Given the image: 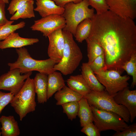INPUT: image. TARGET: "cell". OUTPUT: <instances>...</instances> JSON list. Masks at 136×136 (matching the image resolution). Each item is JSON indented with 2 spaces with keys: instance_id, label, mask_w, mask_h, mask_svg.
<instances>
[{
  "instance_id": "3957f363",
  "label": "cell",
  "mask_w": 136,
  "mask_h": 136,
  "mask_svg": "<svg viewBox=\"0 0 136 136\" xmlns=\"http://www.w3.org/2000/svg\"><path fill=\"white\" fill-rule=\"evenodd\" d=\"M16 51L18 57L14 62L8 63L10 70L19 69L22 74L36 71L48 75L55 71L54 66L57 62L52 59H35L31 56L27 50L24 47L17 48Z\"/></svg>"
},
{
  "instance_id": "f546056e",
  "label": "cell",
  "mask_w": 136,
  "mask_h": 136,
  "mask_svg": "<svg viewBox=\"0 0 136 136\" xmlns=\"http://www.w3.org/2000/svg\"><path fill=\"white\" fill-rule=\"evenodd\" d=\"M88 64L94 73L104 70L105 66L104 53L96 57Z\"/></svg>"
},
{
  "instance_id": "1f68e13d",
  "label": "cell",
  "mask_w": 136,
  "mask_h": 136,
  "mask_svg": "<svg viewBox=\"0 0 136 136\" xmlns=\"http://www.w3.org/2000/svg\"><path fill=\"white\" fill-rule=\"evenodd\" d=\"M14 95L10 92L6 93L0 91V114L4 108L11 102Z\"/></svg>"
},
{
  "instance_id": "e0dca14e",
  "label": "cell",
  "mask_w": 136,
  "mask_h": 136,
  "mask_svg": "<svg viewBox=\"0 0 136 136\" xmlns=\"http://www.w3.org/2000/svg\"><path fill=\"white\" fill-rule=\"evenodd\" d=\"M81 75L91 90L102 91L105 87L99 81L88 64L83 63L81 67Z\"/></svg>"
},
{
  "instance_id": "836d02e7",
  "label": "cell",
  "mask_w": 136,
  "mask_h": 136,
  "mask_svg": "<svg viewBox=\"0 0 136 136\" xmlns=\"http://www.w3.org/2000/svg\"><path fill=\"white\" fill-rule=\"evenodd\" d=\"M113 136H136V124L134 123L129 125L123 130L116 132Z\"/></svg>"
},
{
  "instance_id": "44dd1931",
  "label": "cell",
  "mask_w": 136,
  "mask_h": 136,
  "mask_svg": "<svg viewBox=\"0 0 136 136\" xmlns=\"http://www.w3.org/2000/svg\"><path fill=\"white\" fill-rule=\"evenodd\" d=\"M66 82L69 87L83 96L91 91L81 74L70 76Z\"/></svg>"
},
{
  "instance_id": "d6a6232c",
  "label": "cell",
  "mask_w": 136,
  "mask_h": 136,
  "mask_svg": "<svg viewBox=\"0 0 136 136\" xmlns=\"http://www.w3.org/2000/svg\"><path fill=\"white\" fill-rule=\"evenodd\" d=\"M30 0H12L7 8L9 13L12 15Z\"/></svg>"
},
{
  "instance_id": "9c48e42d",
  "label": "cell",
  "mask_w": 136,
  "mask_h": 136,
  "mask_svg": "<svg viewBox=\"0 0 136 136\" xmlns=\"http://www.w3.org/2000/svg\"><path fill=\"white\" fill-rule=\"evenodd\" d=\"M32 74L30 72L22 75L19 69L10 70L0 76V90L9 91L15 95L23 87L25 80Z\"/></svg>"
},
{
  "instance_id": "9a60e30c",
  "label": "cell",
  "mask_w": 136,
  "mask_h": 136,
  "mask_svg": "<svg viewBox=\"0 0 136 136\" xmlns=\"http://www.w3.org/2000/svg\"><path fill=\"white\" fill-rule=\"evenodd\" d=\"M36 4L34 10L42 17L53 14L62 15L64 10V8L57 5L53 0H36Z\"/></svg>"
},
{
  "instance_id": "4316f807",
  "label": "cell",
  "mask_w": 136,
  "mask_h": 136,
  "mask_svg": "<svg viewBox=\"0 0 136 136\" xmlns=\"http://www.w3.org/2000/svg\"><path fill=\"white\" fill-rule=\"evenodd\" d=\"M125 71L127 74L131 76L132 81L131 86L134 88L136 85V53H133L129 60L121 67Z\"/></svg>"
},
{
  "instance_id": "7c38bea8",
  "label": "cell",
  "mask_w": 136,
  "mask_h": 136,
  "mask_svg": "<svg viewBox=\"0 0 136 136\" xmlns=\"http://www.w3.org/2000/svg\"><path fill=\"white\" fill-rule=\"evenodd\" d=\"M109 10L123 17L136 18V0H106Z\"/></svg>"
},
{
  "instance_id": "d590c367",
  "label": "cell",
  "mask_w": 136,
  "mask_h": 136,
  "mask_svg": "<svg viewBox=\"0 0 136 136\" xmlns=\"http://www.w3.org/2000/svg\"><path fill=\"white\" fill-rule=\"evenodd\" d=\"M58 5L64 8L67 3L73 2L76 4L80 3L82 0H53Z\"/></svg>"
},
{
  "instance_id": "603a6c76",
  "label": "cell",
  "mask_w": 136,
  "mask_h": 136,
  "mask_svg": "<svg viewBox=\"0 0 136 136\" xmlns=\"http://www.w3.org/2000/svg\"><path fill=\"white\" fill-rule=\"evenodd\" d=\"M92 21L90 18L85 19L77 26L74 36L79 43H82L88 37L91 30Z\"/></svg>"
},
{
  "instance_id": "7402d4cb",
  "label": "cell",
  "mask_w": 136,
  "mask_h": 136,
  "mask_svg": "<svg viewBox=\"0 0 136 136\" xmlns=\"http://www.w3.org/2000/svg\"><path fill=\"white\" fill-rule=\"evenodd\" d=\"M79 108L77 116L80 119V126H84L93 122V115L90 106L85 97L79 101Z\"/></svg>"
},
{
  "instance_id": "8992f818",
  "label": "cell",
  "mask_w": 136,
  "mask_h": 136,
  "mask_svg": "<svg viewBox=\"0 0 136 136\" xmlns=\"http://www.w3.org/2000/svg\"><path fill=\"white\" fill-rule=\"evenodd\" d=\"M85 97L90 105L100 110L116 113L126 123L130 121V114L127 108L123 105L116 103L113 97L105 90L102 91L91 90Z\"/></svg>"
},
{
  "instance_id": "d4e9b609",
  "label": "cell",
  "mask_w": 136,
  "mask_h": 136,
  "mask_svg": "<svg viewBox=\"0 0 136 136\" xmlns=\"http://www.w3.org/2000/svg\"><path fill=\"white\" fill-rule=\"evenodd\" d=\"M87 44V57L89 64L97 57L104 53L102 47L95 40L87 38L85 40Z\"/></svg>"
},
{
  "instance_id": "30bf717a",
  "label": "cell",
  "mask_w": 136,
  "mask_h": 136,
  "mask_svg": "<svg viewBox=\"0 0 136 136\" xmlns=\"http://www.w3.org/2000/svg\"><path fill=\"white\" fill-rule=\"evenodd\" d=\"M66 21L62 15L53 14L35 20L30 27L33 31L41 32L47 37L51 33L59 29H63L66 25Z\"/></svg>"
},
{
  "instance_id": "f1b7e54d",
  "label": "cell",
  "mask_w": 136,
  "mask_h": 136,
  "mask_svg": "<svg viewBox=\"0 0 136 136\" xmlns=\"http://www.w3.org/2000/svg\"><path fill=\"white\" fill-rule=\"evenodd\" d=\"M89 5L94 9L97 14L105 13L109 10L106 0H88Z\"/></svg>"
},
{
  "instance_id": "52a82bcc",
  "label": "cell",
  "mask_w": 136,
  "mask_h": 136,
  "mask_svg": "<svg viewBox=\"0 0 136 136\" xmlns=\"http://www.w3.org/2000/svg\"><path fill=\"white\" fill-rule=\"evenodd\" d=\"M93 115V122L99 131L113 130L122 131L128 126L123 119L115 113L98 109L90 105Z\"/></svg>"
},
{
  "instance_id": "8d00e7d4",
  "label": "cell",
  "mask_w": 136,
  "mask_h": 136,
  "mask_svg": "<svg viewBox=\"0 0 136 136\" xmlns=\"http://www.w3.org/2000/svg\"><path fill=\"white\" fill-rule=\"evenodd\" d=\"M6 4H8L9 3V0H2Z\"/></svg>"
},
{
  "instance_id": "d6986e66",
  "label": "cell",
  "mask_w": 136,
  "mask_h": 136,
  "mask_svg": "<svg viewBox=\"0 0 136 136\" xmlns=\"http://www.w3.org/2000/svg\"><path fill=\"white\" fill-rule=\"evenodd\" d=\"M65 86V81L60 72L56 71L48 75V99Z\"/></svg>"
},
{
  "instance_id": "74e56055",
  "label": "cell",
  "mask_w": 136,
  "mask_h": 136,
  "mask_svg": "<svg viewBox=\"0 0 136 136\" xmlns=\"http://www.w3.org/2000/svg\"><path fill=\"white\" fill-rule=\"evenodd\" d=\"M1 132H0V136L1 135Z\"/></svg>"
},
{
  "instance_id": "484cf974",
  "label": "cell",
  "mask_w": 136,
  "mask_h": 136,
  "mask_svg": "<svg viewBox=\"0 0 136 136\" xmlns=\"http://www.w3.org/2000/svg\"><path fill=\"white\" fill-rule=\"evenodd\" d=\"M14 21H9L0 26V41L5 39L12 33L16 30L24 27L25 23L22 21L15 24H12Z\"/></svg>"
},
{
  "instance_id": "6da1fadb",
  "label": "cell",
  "mask_w": 136,
  "mask_h": 136,
  "mask_svg": "<svg viewBox=\"0 0 136 136\" xmlns=\"http://www.w3.org/2000/svg\"><path fill=\"white\" fill-rule=\"evenodd\" d=\"M88 37L97 42L104 50V70H113L121 74V67L136 53V25L134 20L120 16L109 10L95 14Z\"/></svg>"
},
{
  "instance_id": "277c9868",
  "label": "cell",
  "mask_w": 136,
  "mask_h": 136,
  "mask_svg": "<svg viewBox=\"0 0 136 136\" xmlns=\"http://www.w3.org/2000/svg\"><path fill=\"white\" fill-rule=\"evenodd\" d=\"M36 93L33 79L29 77L11 102V106L18 115L21 121L27 114L35 110Z\"/></svg>"
},
{
  "instance_id": "4dcf8cb0",
  "label": "cell",
  "mask_w": 136,
  "mask_h": 136,
  "mask_svg": "<svg viewBox=\"0 0 136 136\" xmlns=\"http://www.w3.org/2000/svg\"><path fill=\"white\" fill-rule=\"evenodd\" d=\"M80 131L87 136H100V132L93 122L89 123L82 127Z\"/></svg>"
},
{
  "instance_id": "ac0fdd59",
  "label": "cell",
  "mask_w": 136,
  "mask_h": 136,
  "mask_svg": "<svg viewBox=\"0 0 136 136\" xmlns=\"http://www.w3.org/2000/svg\"><path fill=\"white\" fill-rule=\"evenodd\" d=\"M2 126L1 128L3 136H18L20 131L17 122L14 116H2L0 118Z\"/></svg>"
},
{
  "instance_id": "5b68a950",
  "label": "cell",
  "mask_w": 136,
  "mask_h": 136,
  "mask_svg": "<svg viewBox=\"0 0 136 136\" xmlns=\"http://www.w3.org/2000/svg\"><path fill=\"white\" fill-rule=\"evenodd\" d=\"M88 0H82L78 3L71 2L65 6L62 15L66 21V25L62 30L74 35L78 25L85 19L93 18L95 14L94 9L90 8Z\"/></svg>"
},
{
  "instance_id": "ba28073f",
  "label": "cell",
  "mask_w": 136,
  "mask_h": 136,
  "mask_svg": "<svg viewBox=\"0 0 136 136\" xmlns=\"http://www.w3.org/2000/svg\"><path fill=\"white\" fill-rule=\"evenodd\" d=\"M94 73L105 90L113 97L129 85L128 82L130 77L127 75L121 76L117 71L103 70Z\"/></svg>"
},
{
  "instance_id": "2e32d148",
  "label": "cell",
  "mask_w": 136,
  "mask_h": 136,
  "mask_svg": "<svg viewBox=\"0 0 136 136\" xmlns=\"http://www.w3.org/2000/svg\"><path fill=\"white\" fill-rule=\"evenodd\" d=\"M48 75L38 73L33 79L35 89L38 103L43 104L47 100Z\"/></svg>"
},
{
  "instance_id": "4fadbf2b",
  "label": "cell",
  "mask_w": 136,
  "mask_h": 136,
  "mask_svg": "<svg viewBox=\"0 0 136 136\" xmlns=\"http://www.w3.org/2000/svg\"><path fill=\"white\" fill-rule=\"evenodd\" d=\"M113 97L116 103L127 108L130 114V121L132 123L136 116V90H130L128 86L118 92Z\"/></svg>"
},
{
  "instance_id": "cb8c5ba5",
  "label": "cell",
  "mask_w": 136,
  "mask_h": 136,
  "mask_svg": "<svg viewBox=\"0 0 136 136\" xmlns=\"http://www.w3.org/2000/svg\"><path fill=\"white\" fill-rule=\"evenodd\" d=\"M33 0H30L17 10L10 18L11 20H17L20 18L26 19L35 17Z\"/></svg>"
},
{
  "instance_id": "7a4b0ae2",
  "label": "cell",
  "mask_w": 136,
  "mask_h": 136,
  "mask_svg": "<svg viewBox=\"0 0 136 136\" xmlns=\"http://www.w3.org/2000/svg\"><path fill=\"white\" fill-rule=\"evenodd\" d=\"M65 43L62 57L59 62L55 64L54 69L64 75L73 73L79 65L83 55L81 51L74 40L71 32L63 30Z\"/></svg>"
},
{
  "instance_id": "5bb4252c",
  "label": "cell",
  "mask_w": 136,
  "mask_h": 136,
  "mask_svg": "<svg viewBox=\"0 0 136 136\" xmlns=\"http://www.w3.org/2000/svg\"><path fill=\"white\" fill-rule=\"evenodd\" d=\"M36 38H25L20 37L18 33H12L4 40L0 41V49L8 48H20L24 46L33 45L39 42Z\"/></svg>"
},
{
  "instance_id": "83f0119b",
  "label": "cell",
  "mask_w": 136,
  "mask_h": 136,
  "mask_svg": "<svg viewBox=\"0 0 136 136\" xmlns=\"http://www.w3.org/2000/svg\"><path fill=\"white\" fill-rule=\"evenodd\" d=\"M63 112L67 116L68 119L72 121L76 118L79 108L78 101H73L62 105Z\"/></svg>"
},
{
  "instance_id": "8fae6325",
  "label": "cell",
  "mask_w": 136,
  "mask_h": 136,
  "mask_svg": "<svg viewBox=\"0 0 136 136\" xmlns=\"http://www.w3.org/2000/svg\"><path fill=\"white\" fill-rule=\"evenodd\" d=\"M49 40L48 54L49 58L57 62L61 60L62 57L65 40L62 29H59L47 36Z\"/></svg>"
},
{
  "instance_id": "e575fe53",
  "label": "cell",
  "mask_w": 136,
  "mask_h": 136,
  "mask_svg": "<svg viewBox=\"0 0 136 136\" xmlns=\"http://www.w3.org/2000/svg\"><path fill=\"white\" fill-rule=\"evenodd\" d=\"M6 4L3 1L0 0V26L9 21L6 15Z\"/></svg>"
},
{
  "instance_id": "ffe728a7",
  "label": "cell",
  "mask_w": 136,
  "mask_h": 136,
  "mask_svg": "<svg viewBox=\"0 0 136 136\" xmlns=\"http://www.w3.org/2000/svg\"><path fill=\"white\" fill-rule=\"evenodd\" d=\"M83 97L65 85L55 94L54 98L56 100L57 105L73 101H79Z\"/></svg>"
}]
</instances>
